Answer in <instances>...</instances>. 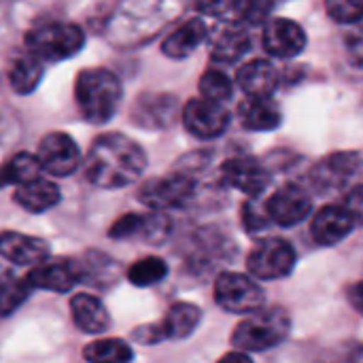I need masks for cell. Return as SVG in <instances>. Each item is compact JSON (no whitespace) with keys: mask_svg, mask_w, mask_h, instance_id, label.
Instances as JSON below:
<instances>
[{"mask_svg":"<svg viewBox=\"0 0 363 363\" xmlns=\"http://www.w3.org/2000/svg\"><path fill=\"white\" fill-rule=\"evenodd\" d=\"M147 168L143 147L121 132L98 136L85 155V177L102 189H119L136 183Z\"/></svg>","mask_w":363,"mask_h":363,"instance_id":"obj_1","label":"cell"},{"mask_svg":"<svg viewBox=\"0 0 363 363\" xmlns=\"http://www.w3.org/2000/svg\"><path fill=\"white\" fill-rule=\"evenodd\" d=\"M187 0H121L111 19L115 45H136L177 19Z\"/></svg>","mask_w":363,"mask_h":363,"instance_id":"obj_2","label":"cell"},{"mask_svg":"<svg viewBox=\"0 0 363 363\" xmlns=\"http://www.w3.org/2000/svg\"><path fill=\"white\" fill-rule=\"evenodd\" d=\"M123 87L119 77L108 68H85L74 81L77 106L89 123H106L121 104Z\"/></svg>","mask_w":363,"mask_h":363,"instance_id":"obj_3","label":"cell"},{"mask_svg":"<svg viewBox=\"0 0 363 363\" xmlns=\"http://www.w3.org/2000/svg\"><path fill=\"white\" fill-rule=\"evenodd\" d=\"M291 330V319L285 308H257L236 325L232 334V347L245 353H262L279 347Z\"/></svg>","mask_w":363,"mask_h":363,"instance_id":"obj_4","label":"cell"},{"mask_svg":"<svg viewBox=\"0 0 363 363\" xmlns=\"http://www.w3.org/2000/svg\"><path fill=\"white\" fill-rule=\"evenodd\" d=\"M85 47V32L70 21H51L32 28L26 34V49L49 62H64L74 57Z\"/></svg>","mask_w":363,"mask_h":363,"instance_id":"obj_5","label":"cell"},{"mask_svg":"<svg viewBox=\"0 0 363 363\" xmlns=\"http://www.w3.org/2000/svg\"><path fill=\"white\" fill-rule=\"evenodd\" d=\"M296 262H298V255L291 242L283 238H266L251 249L247 257V268L253 279L279 281L294 272Z\"/></svg>","mask_w":363,"mask_h":363,"instance_id":"obj_6","label":"cell"},{"mask_svg":"<svg viewBox=\"0 0 363 363\" xmlns=\"http://www.w3.org/2000/svg\"><path fill=\"white\" fill-rule=\"evenodd\" d=\"M202 321V311L196 304L179 302L168 308L164 319L155 325H143L132 336L140 345H157L162 340L189 338Z\"/></svg>","mask_w":363,"mask_h":363,"instance_id":"obj_7","label":"cell"},{"mask_svg":"<svg viewBox=\"0 0 363 363\" xmlns=\"http://www.w3.org/2000/svg\"><path fill=\"white\" fill-rule=\"evenodd\" d=\"M196 196V181L187 172H172L168 177L151 179L138 189V200L147 208L172 211L183 208Z\"/></svg>","mask_w":363,"mask_h":363,"instance_id":"obj_8","label":"cell"},{"mask_svg":"<svg viewBox=\"0 0 363 363\" xmlns=\"http://www.w3.org/2000/svg\"><path fill=\"white\" fill-rule=\"evenodd\" d=\"M215 302L232 315H249L264 306V289L253 277L240 272H223L215 281Z\"/></svg>","mask_w":363,"mask_h":363,"instance_id":"obj_9","label":"cell"},{"mask_svg":"<svg viewBox=\"0 0 363 363\" xmlns=\"http://www.w3.org/2000/svg\"><path fill=\"white\" fill-rule=\"evenodd\" d=\"M363 168V157L355 151H338L323 157L311 170V183L319 194L345 189Z\"/></svg>","mask_w":363,"mask_h":363,"instance_id":"obj_10","label":"cell"},{"mask_svg":"<svg viewBox=\"0 0 363 363\" xmlns=\"http://www.w3.org/2000/svg\"><path fill=\"white\" fill-rule=\"evenodd\" d=\"M170 217L166 215V211H155L149 208V213L136 215V213H128L123 217H119L111 230L108 236L115 240H147V242H162L166 240V236L170 234Z\"/></svg>","mask_w":363,"mask_h":363,"instance_id":"obj_11","label":"cell"},{"mask_svg":"<svg viewBox=\"0 0 363 363\" xmlns=\"http://www.w3.org/2000/svg\"><path fill=\"white\" fill-rule=\"evenodd\" d=\"M183 123L189 134L196 138H217L225 134L230 125V113L223 102H215L208 98H191L183 106Z\"/></svg>","mask_w":363,"mask_h":363,"instance_id":"obj_12","label":"cell"},{"mask_svg":"<svg viewBox=\"0 0 363 363\" xmlns=\"http://www.w3.org/2000/svg\"><path fill=\"white\" fill-rule=\"evenodd\" d=\"M38 162L51 177H68L81 164V149L66 132H49L38 143Z\"/></svg>","mask_w":363,"mask_h":363,"instance_id":"obj_13","label":"cell"},{"mask_svg":"<svg viewBox=\"0 0 363 363\" xmlns=\"http://www.w3.org/2000/svg\"><path fill=\"white\" fill-rule=\"evenodd\" d=\"M266 213L272 223L281 228H291L296 223H302L311 211H313V198L306 189H302L296 183H287L281 189H277L266 202Z\"/></svg>","mask_w":363,"mask_h":363,"instance_id":"obj_14","label":"cell"},{"mask_svg":"<svg viewBox=\"0 0 363 363\" xmlns=\"http://www.w3.org/2000/svg\"><path fill=\"white\" fill-rule=\"evenodd\" d=\"M306 32L304 28L287 17H277L266 21L262 32V43L268 55L272 57H296L306 49Z\"/></svg>","mask_w":363,"mask_h":363,"instance_id":"obj_15","label":"cell"},{"mask_svg":"<svg viewBox=\"0 0 363 363\" xmlns=\"http://www.w3.org/2000/svg\"><path fill=\"white\" fill-rule=\"evenodd\" d=\"M81 277H83V272L74 262H70V259H53V262H49V257H47L40 264L32 266L26 281H28V285L32 289L68 294L81 281Z\"/></svg>","mask_w":363,"mask_h":363,"instance_id":"obj_16","label":"cell"},{"mask_svg":"<svg viewBox=\"0 0 363 363\" xmlns=\"http://www.w3.org/2000/svg\"><path fill=\"white\" fill-rule=\"evenodd\" d=\"M221 181L249 198H257L270 185V172L255 157H232L221 166Z\"/></svg>","mask_w":363,"mask_h":363,"instance_id":"obj_17","label":"cell"},{"mask_svg":"<svg viewBox=\"0 0 363 363\" xmlns=\"http://www.w3.org/2000/svg\"><path fill=\"white\" fill-rule=\"evenodd\" d=\"M355 228L357 225L342 202L328 204V206L319 208L317 215L313 217L311 236L321 247H334V245L342 242Z\"/></svg>","mask_w":363,"mask_h":363,"instance_id":"obj_18","label":"cell"},{"mask_svg":"<svg viewBox=\"0 0 363 363\" xmlns=\"http://www.w3.org/2000/svg\"><path fill=\"white\" fill-rule=\"evenodd\" d=\"M0 257L15 266H36L49 257V247L43 238L19 234V232H2L0 234Z\"/></svg>","mask_w":363,"mask_h":363,"instance_id":"obj_19","label":"cell"},{"mask_svg":"<svg viewBox=\"0 0 363 363\" xmlns=\"http://www.w3.org/2000/svg\"><path fill=\"white\" fill-rule=\"evenodd\" d=\"M240 123L251 132H272L281 125V108L272 96H247L238 106Z\"/></svg>","mask_w":363,"mask_h":363,"instance_id":"obj_20","label":"cell"},{"mask_svg":"<svg viewBox=\"0 0 363 363\" xmlns=\"http://www.w3.org/2000/svg\"><path fill=\"white\" fill-rule=\"evenodd\" d=\"M206 36L208 28L200 17L187 19L162 40V53L170 60H185L206 40Z\"/></svg>","mask_w":363,"mask_h":363,"instance_id":"obj_21","label":"cell"},{"mask_svg":"<svg viewBox=\"0 0 363 363\" xmlns=\"http://www.w3.org/2000/svg\"><path fill=\"white\" fill-rule=\"evenodd\" d=\"M60 187L51 181V179H45L43 174L17 185L15 189V204H19L23 211L28 213H34V215H40L49 208H53L57 202H60Z\"/></svg>","mask_w":363,"mask_h":363,"instance_id":"obj_22","label":"cell"},{"mask_svg":"<svg viewBox=\"0 0 363 363\" xmlns=\"http://www.w3.org/2000/svg\"><path fill=\"white\" fill-rule=\"evenodd\" d=\"M236 83L247 96H272L279 85V70L268 60H251L238 68Z\"/></svg>","mask_w":363,"mask_h":363,"instance_id":"obj_23","label":"cell"},{"mask_svg":"<svg viewBox=\"0 0 363 363\" xmlns=\"http://www.w3.org/2000/svg\"><path fill=\"white\" fill-rule=\"evenodd\" d=\"M72 321L85 334H104L111 328V317L106 306L89 294H77L70 300Z\"/></svg>","mask_w":363,"mask_h":363,"instance_id":"obj_24","label":"cell"},{"mask_svg":"<svg viewBox=\"0 0 363 363\" xmlns=\"http://www.w3.org/2000/svg\"><path fill=\"white\" fill-rule=\"evenodd\" d=\"M45 66H47V62L43 57H38L36 53H32L30 49L19 51L9 66V83H11L13 91L21 94V96L34 91L45 74Z\"/></svg>","mask_w":363,"mask_h":363,"instance_id":"obj_25","label":"cell"},{"mask_svg":"<svg viewBox=\"0 0 363 363\" xmlns=\"http://www.w3.org/2000/svg\"><path fill=\"white\" fill-rule=\"evenodd\" d=\"M251 49V38L249 32L242 28V23H234L223 28L213 47H211V57L217 64H234L238 62L247 51Z\"/></svg>","mask_w":363,"mask_h":363,"instance_id":"obj_26","label":"cell"},{"mask_svg":"<svg viewBox=\"0 0 363 363\" xmlns=\"http://www.w3.org/2000/svg\"><path fill=\"white\" fill-rule=\"evenodd\" d=\"M177 98L174 96H143L132 111V117L143 128H166L174 119Z\"/></svg>","mask_w":363,"mask_h":363,"instance_id":"obj_27","label":"cell"},{"mask_svg":"<svg viewBox=\"0 0 363 363\" xmlns=\"http://www.w3.org/2000/svg\"><path fill=\"white\" fill-rule=\"evenodd\" d=\"M38 174H43V166L38 162V155L21 151L0 166V189L6 185H21V183H26Z\"/></svg>","mask_w":363,"mask_h":363,"instance_id":"obj_28","label":"cell"},{"mask_svg":"<svg viewBox=\"0 0 363 363\" xmlns=\"http://www.w3.org/2000/svg\"><path fill=\"white\" fill-rule=\"evenodd\" d=\"M134 357L128 342L119 338H102L85 347L83 359L91 363H123Z\"/></svg>","mask_w":363,"mask_h":363,"instance_id":"obj_29","label":"cell"},{"mask_svg":"<svg viewBox=\"0 0 363 363\" xmlns=\"http://www.w3.org/2000/svg\"><path fill=\"white\" fill-rule=\"evenodd\" d=\"M168 274V264L162 257H143L134 262L128 270V279L136 287H151L160 281H164Z\"/></svg>","mask_w":363,"mask_h":363,"instance_id":"obj_30","label":"cell"},{"mask_svg":"<svg viewBox=\"0 0 363 363\" xmlns=\"http://www.w3.org/2000/svg\"><path fill=\"white\" fill-rule=\"evenodd\" d=\"M234 94V83L232 79L219 70V68H208L200 77V96L215 100V102H228Z\"/></svg>","mask_w":363,"mask_h":363,"instance_id":"obj_31","label":"cell"},{"mask_svg":"<svg viewBox=\"0 0 363 363\" xmlns=\"http://www.w3.org/2000/svg\"><path fill=\"white\" fill-rule=\"evenodd\" d=\"M274 4H277V0H234L232 15L240 23L257 26V23H264L268 19Z\"/></svg>","mask_w":363,"mask_h":363,"instance_id":"obj_32","label":"cell"},{"mask_svg":"<svg viewBox=\"0 0 363 363\" xmlns=\"http://www.w3.org/2000/svg\"><path fill=\"white\" fill-rule=\"evenodd\" d=\"M30 285L26 279H9L0 285V317H9L30 294Z\"/></svg>","mask_w":363,"mask_h":363,"instance_id":"obj_33","label":"cell"},{"mask_svg":"<svg viewBox=\"0 0 363 363\" xmlns=\"http://www.w3.org/2000/svg\"><path fill=\"white\" fill-rule=\"evenodd\" d=\"M325 13L336 23H357L363 19V0H325Z\"/></svg>","mask_w":363,"mask_h":363,"instance_id":"obj_34","label":"cell"},{"mask_svg":"<svg viewBox=\"0 0 363 363\" xmlns=\"http://www.w3.org/2000/svg\"><path fill=\"white\" fill-rule=\"evenodd\" d=\"M242 223H245V230L257 232V230H264L272 221H270V217L266 213V206L257 204L255 200H251V202H247L242 206Z\"/></svg>","mask_w":363,"mask_h":363,"instance_id":"obj_35","label":"cell"},{"mask_svg":"<svg viewBox=\"0 0 363 363\" xmlns=\"http://www.w3.org/2000/svg\"><path fill=\"white\" fill-rule=\"evenodd\" d=\"M342 204L347 206V211L351 213L353 221L357 228L363 225V185H355L353 189H349V194L345 196Z\"/></svg>","mask_w":363,"mask_h":363,"instance_id":"obj_36","label":"cell"},{"mask_svg":"<svg viewBox=\"0 0 363 363\" xmlns=\"http://www.w3.org/2000/svg\"><path fill=\"white\" fill-rule=\"evenodd\" d=\"M234 0H196V9L208 17H225L232 13Z\"/></svg>","mask_w":363,"mask_h":363,"instance_id":"obj_37","label":"cell"},{"mask_svg":"<svg viewBox=\"0 0 363 363\" xmlns=\"http://www.w3.org/2000/svg\"><path fill=\"white\" fill-rule=\"evenodd\" d=\"M347 300H349V304L363 317V281H357V283L349 285Z\"/></svg>","mask_w":363,"mask_h":363,"instance_id":"obj_38","label":"cell"},{"mask_svg":"<svg viewBox=\"0 0 363 363\" xmlns=\"http://www.w3.org/2000/svg\"><path fill=\"white\" fill-rule=\"evenodd\" d=\"M221 362L251 363V355H249V353H245V351H238V349H236V353H228V355H223V357H221Z\"/></svg>","mask_w":363,"mask_h":363,"instance_id":"obj_39","label":"cell"},{"mask_svg":"<svg viewBox=\"0 0 363 363\" xmlns=\"http://www.w3.org/2000/svg\"><path fill=\"white\" fill-rule=\"evenodd\" d=\"M9 279H11V272H9L4 266H0V285H2L4 281H9Z\"/></svg>","mask_w":363,"mask_h":363,"instance_id":"obj_40","label":"cell"},{"mask_svg":"<svg viewBox=\"0 0 363 363\" xmlns=\"http://www.w3.org/2000/svg\"><path fill=\"white\" fill-rule=\"evenodd\" d=\"M277 2H279V0H277Z\"/></svg>","mask_w":363,"mask_h":363,"instance_id":"obj_41","label":"cell"}]
</instances>
